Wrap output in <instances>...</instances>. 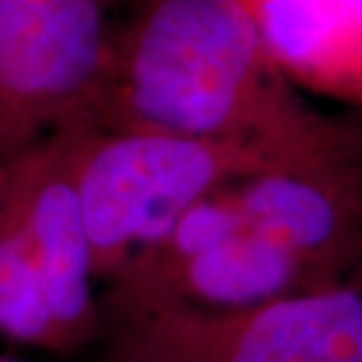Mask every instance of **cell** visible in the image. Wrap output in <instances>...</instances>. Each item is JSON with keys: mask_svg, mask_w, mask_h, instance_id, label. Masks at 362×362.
I'll list each match as a JSON object with an SVG mask.
<instances>
[{"mask_svg": "<svg viewBox=\"0 0 362 362\" xmlns=\"http://www.w3.org/2000/svg\"><path fill=\"white\" fill-rule=\"evenodd\" d=\"M94 125L252 144L287 163L362 151L296 94L238 0H146L115 38Z\"/></svg>", "mask_w": 362, "mask_h": 362, "instance_id": "6da1fadb", "label": "cell"}, {"mask_svg": "<svg viewBox=\"0 0 362 362\" xmlns=\"http://www.w3.org/2000/svg\"><path fill=\"white\" fill-rule=\"evenodd\" d=\"M285 165L299 163L252 144L78 125L76 188L97 280H111L195 202Z\"/></svg>", "mask_w": 362, "mask_h": 362, "instance_id": "7a4b0ae2", "label": "cell"}, {"mask_svg": "<svg viewBox=\"0 0 362 362\" xmlns=\"http://www.w3.org/2000/svg\"><path fill=\"white\" fill-rule=\"evenodd\" d=\"M104 329V362H362V289L344 280L235 310L160 303Z\"/></svg>", "mask_w": 362, "mask_h": 362, "instance_id": "3957f363", "label": "cell"}, {"mask_svg": "<svg viewBox=\"0 0 362 362\" xmlns=\"http://www.w3.org/2000/svg\"><path fill=\"white\" fill-rule=\"evenodd\" d=\"M115 0H0V168L94 122L111 69Z\"/></svg>", "mask_w": 362, "mask_h": 362, "instance_id": "277c9868", "label": "cell"}, {"mask_svg": "<svg viewBox=\"0 0 362 362\" xmlns=\"http://www.w3.org/2000/svg\"><path fill=\"white\" fill-rule=\"evenodd\" d=\"M76 136L78 125L45 136L0 175V212L24 230L38 257L62 351L88 344L101 329L90 235L76 188Z\"/></svg>", "mask_w": 362, "mask_h": 362, "instance_id": "5b68a950", "label": "cell"}, {"mask_svg": "<svg viewBox=\"0 0 362 362\" xmlns=\"http://www.w3.org/2000/svg\"><path fill=\"white\" fill-rule=\"evenodd\" d=\"M245 226L339 282L362 262V151L285 165L230 186Z\"/></svg>", "mask_w": 362, "mask_h": 362, "instance_id": "8992f818", "label": "cell"}, {"mask_svg": "<svg viewBox=\"0 0 362 362\" xmlns=\"http://www.w3.org/2000/svg\"><path fill=\"white\" fill-rule=\"evenodd\" d=\"M339 285L306 259L269 235L243 226L219 245L151 275H118L108 280L99 301L101 329L113 317L160 303L235 310Z\"/></svg>", "mask_w": 362, "mask_h": 362, "instance_id": "52a82bcc", "label": "cell"}, {"mask_svg": "<svg viewBox=\"0 0 362 362\" xmlns=\"http://www.w3.org/2000/svg\"><path fill=\"white\" fill-rule=\"evenodd\" d=\"M280 74L362 106V62L341 0H238Z\"/></svg>", "mask_w": 362, "mask_h": 362, "instance_id": "ba28073f", "label": "cell"}, {"mask_svg": "<svg viewBox=\"0 0 362 362\" xmlns=\"http://www.w3.org/2000/svg\"><path fill=\"white\" fill-rule=\"evenodd\" d=\"M0 332L14 341L62 351L45 275L17 223L0 212Z\"/></svg>", "mask_w": 362, "mask_h": 362, "instance_id": "9c48e42d", "label": "cell"}, {"mask_svg": "<svg viewBox=\"0 0 362 362\" xmlns=\"http://www.w3.org/2000/svg\"><path fill=\"white\" fill-rule=\"evenodd\" d=\"M341 5H344L346 19H349L353 40H356V47L362 62V0H341Z\"/></svg>", "mask_w": 362, "mask_h": 362, "instance_id": "30bf717a", "label": "cell"}, {"mask_svg": "<svg viewBox=\"0 0 362 362\" xmlns=\"http://www.w3.org/2000/svg\"><path fill=\"white\" fill-rule=\"evenodd\" d=\"M349 280H351V282H356V285H358V287L362 289V262L358 264V269H356V271H353V273L349 275Z\"/></svg>", "mask_w": 362, "mask_h": 362, "instance_id": "8fae6325", "label": "cell"}, {"mask_svg": "<svg viewBox=\"0 0 362 362\" xmlns=\"http://www.w3.org/2000/svg\"><path fill=\"white\" fill-rule=\"evenodd\" d=\"M0 362H14V360H10V358H0Z\"/></svg>", "mask_w": 362, "mask_h": 362, "instance_id": "7c38bea8", "label": "cell"}, {"mask_svg": "<svg viewBox=\"0 0 362 362\" xmlns=\"http://www.w3.org/2000/svg\"><path fill=\"white\" fill-rule=\"evenodd\" d=\"M0 175H3V168H0Z\"/></svg>", "mask_w": 362, "mask_h": 362, "instance_id": "4fadbf2b", "label": "cell"}]
</instances>
